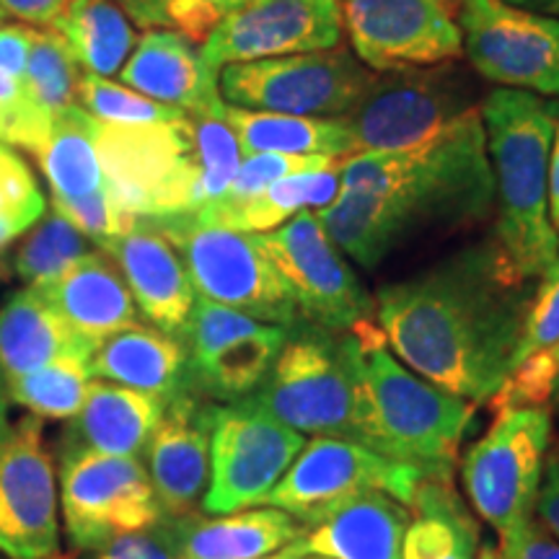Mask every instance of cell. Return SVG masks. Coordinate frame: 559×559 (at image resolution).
<instances>
[{
    "instance_id": "6da1fadb",
    "label": "cell",
    "mask_w": 559,
    "mask_h": 559,
    "mask_svg": "<svg viewBox=\"0 0 559 559\" xmlns=\"http://www.w3.org/2000/svg\"><path fill=\"white\" fill-rule=\"evenodd\" d=\"M528 300V285L510 283L489 241L383 285L376 319L389 347L419 379L487 404L513 368Z\"/></svg>"
},
{
    "instance_id": "7a4b0ae2",
    "label": "cell",
    "mask_w": 559,
    "mask_h": 559,
    "mask_svg": "<svg viewBox=\"0 0 559 559\" xmlns=\"http://www.w3.org/2000/svg\"><path fill=\"white\" fill-rule=\"evenodd\" d=\"M340 198L319 210L326 236L360 267L376 270L425 230L487 218L495 205L479 107L425 143L340 160Z\"/></svg>"
},
{
    "instance_id": "3957f363",
    "label": "cell",
    "mask_w": 559,
    "mask_h": 559,
    "mask_svg": "<svg viewBox=\"0 0 559 559\" xmlns=\"http://www.w3.org/2000/svg\"><path fill=\"white\" fill-rule=\"evenodd\" d=\"M104 181L132 218L192 215L228 190L241 145L223 115H185L158 124H96Z\"/></svg>"
},
{
    "instance_id": "277c9868",
    "label": "cell",
    "mask_w": 559,
    "mask_h": 559,
    "mask_svg": "<svg viewBox=\"0 0 559 559\" xmlns=\"http://www.w3.org/2000/svg\"><path fill=\"white\" fill-rule=\"evenodd\" d=\"M498 198L495 254L515 285L539 280L559 257L549 221V156L557 109L528 91L495 88L479 107Z\"/></svg>"
},
{
    "instance_id": "5b68a950",
    "label": "cell",
    "mask_w": 559,
    "mask_h": 559,
    "mask_svg": "<svg viewBox=\"0 0 559 559\" xmlns=\"http://www.w3.org/2000/svg\"><path fill=\"white\" fill-rule=\"evenodd\" d=\"M355 379L360 443L391 461L451 479L474 404L445 394L389 353L376 319L342 334Z\"/></svg>"
},
{
    "instance_id": "8992f818",
    "label": "cell",
    "mask_w": 559,
    "mask_h": 559,
    "mask_svg": "<svg viewBox=\"0 0 559 559\" xmlns=\"http://www.w3.org/2000/svg\"><path fill=\"white\" fill-rule=\"evenodd\" d=\"M151 223L179 251L198 296L249 313L264 324L285 330L304 324L288 285L257 243V234L198 215H171Z\"/></svg>"
},
{
    "instance_id": "52a82bcc",
    "label": "cell",
    "mask_w": 559,
    "mask_h": 559,
    "mask_svg": "<svg viewBox=\"0 0 559 559\" xmlns=\"http://www.w3.org/2000/svg\"><path fill=\"white\" fill-rule=\"evenodd\" d=\"M293 332L275 366L247 400L298 432L360 443L345 342L313 324H298Z\"/></svg>"
},
{
    "instance_id": "ba28073f",
    "label": "cell",
    "mask_w": 559,
    "mask_h": 559,
    "mask_svg": "<svg viewBox=\"0 0 559 559\" xmlns=\"http://www.w3.org/2000/svg\"><path fill=\"white\" fill-rule=\"evenodd\" d=\"M549 438V407L500 409L461 461L466 498L500 539L534 521Z\"/></svg>"
},
{
    "instance_id": "9c48e42d",
    "label": "cell",
    "mask_w": 559,
    "mask_h": 559,
    "mask_svg": "<svg viewBox=\"0 0 559 559\" xmlns=\"http://www.w3.org/2000/svg\"><path fill=\"white\" fill-rule=\"evenodd\" d=\"M376 81L347 47L221 68V99L230 107L340 120Z\"/></svg>"
},
{
    "instance_id": "30bf717a",
    "label": "cell",
    "mask_w": 559,
    "mask_h": 559,
    "mask_svg": "<svg viewBox=\"0 0 559 559\" xmlns=\"http://www.w3.org/2000/svg\"><path fill=\"white\" fill-rule=\"evenodd\" d=\"M428 477H432L430 472L391 461L355 440L319 436L300 449L264 502L311 526L345 500L373 489L409 508Z\"/></svg>"
},
{
    "instance_id": "8fae6325",
    "label": "cell",
    "mask_w": 559,
    "mask_h": 559,
    "mask_svg": "<svg viewBox=\"0 0 559 559\" xmlns=\"http://www.w3.org/2000/svg\"><path fill=\"white\" fill-rule=\"evenodd\" d=\"M304 445L298 430L277 423L249 400L215 407L202 510L207 515H230L260 506Z\"/></svg>"
},
{
    "instance_id": "7c38bea8",
    "label": "cell",
    "mask_w": 559,
    "mask_h": 559,
    "mask_svg": "<svg viewBox=\"0 0 559 559\" xmlns=\"http://www.w3.org/2000/svg\"><path fill=\"white\" fill-rule=\"evenodd\" d=\"M257 243L285 280L304 321L326 332H349L376 319V304L317 213L304 210L275 230L257 234Z\"/></svg>"
},
{
    "instance_id": "4fadbf2b",
    "label": "cell",
    "mask_w": 559,
    "mask_h": 559,
    "mask_svg": "<svg viewBox=\"0 0 559 559\" xmlns=\"http://www.w3.org/2000/svg\"><path fill=\"white\" fill-rule=\"evenodd\" d=\"M60 502L75 549H102L164 519L148 472L132 456L60 449Z\"/></svg>"
},
{
    "instance_id": "5bb4252c",
    "label": "cell",
    "mask_w": 559,
    "mask_h": 559,
    "mask_svg": "<svg viewBox=\"0 0 559 559\" xmlns=\"http://www.w3.org/2000/svg\"><path fill=\"white\" fill-rule=\"evenodd\" d=\"M456 9L464 52L481 79L559 99V16L502 0H459Z\"/></svg>"
},
{
    "instance_id": "9a60e30c",
    "label": "cell",
    "mask_w": 559,
    "mask_h": 559,
    "mask_svg": "<svg viewBox=\"0 0 559 559\" xmlns=\"http://www.w3.org/2000/svg\"><path fill=\"white\" fill-rule=\"evenodd\" d=\"M474 107L456 70L436 66L376 79L340 122L358 153H389L425 143Z\"/></svg>"
},
{
    "instance_id": "2e32d148",
    "label": "cell",
    "mask_w": 559,
    "mask_h": 559,
    "mask_svg": "<svg viewBox=\"0 0 559 559\" xmlns=\"http://www.w3.org/2000/svg\"><path fill=\"white\" fill-rule=\"evenodd\" d=\"M342 32L373 73L436 68L464 52L459 24L443 0H337Z\"/></svg>"
},
{
    "instance_id": "e0dca14e",
    "label": "cell",
    "mask_w": 559,
    "mask_h": 559,
    "mask_svg": "<svg viewBox=\"0 0 559 559\" xmlns=\"http://www.w3.org/2000/svg\"><path fill=\"white\" fill-rule=\"evenodd\" d=\"M0 555H60L58 485L39 417H24L0 438Z\"/></svg>"
},
{
    "instance_id": "ac0fdd59",
    "label": "cell",
    "mask_w": 559,
    "mask_h": 559,
    "mask_svg": "<svg viewBox=\"0 0 559 559\" xmlns=\"http://www.w3.org/2000/svg\"><path fill=\"white\" fill-rule=\"evenodd\" d=\"M337 0H241L200 52L213 73L230 62L334 50L342 45Z\"/></svg>"
},
{
    "instance_id": "d6986e66",
    "label": "cell",
    "mask_w": 559,
    "mask_h": 559,
    "mask_svg": "<svg viewBox=\"0 0 559 559\" xmlns=\"http://www.w3.org/2000/svg\"><path fill=\"white\" fill-rule=\"evenodd\" d=\"M215 407L198 391L166 402L160 425L148 443V477L166 519H181L205 498L210 479V436Z\"/></svg>"
},
{
    "instance_id": "ffe728a7",
    "label": "cell",
    "mask_w": 559,
    "mask_h": 559,
    "mask_svg": "<svg viewBox=\"0 0 559 559\" xmlns=\"http://www.w3.org/2000/svg\"><path fill=\"white\" fill-rule=\"evenodd\" d=\"M99 249L120 267L138 311L156 330L185 340L198 293L171 241L151 221L135 218Z\"/></svg>"
},
{
    "instance_id": "44dd1931",
    "label": "cell",
    "mask_w": 559,
    "mask_h": 559,
    "mask_svg": "<svg viewBox=\"0 0 559 559\" xmlns=\"http://www.w3.org/2000/svg\"><path fill=\"white\" fill-rule=\"evenodd\" d=\"M124 86L187 115H223L218 73L202 60L200 45L177 32L148 29L120 70Z\"/></svg>"
},
{
    "instance_id": "7402d4cb",
    "label": "cell",
    "mask_w": 559,
    "mask_h": 559,
    "mask_svg": "<svg viewBox=\"0 0 559 559\" xmlns=\"http://www.w3.org/2000/svg\"><path fill=\"white\" fill-rule=\"evenodd\" d=\"M409 508L386 492H362L304 528L293 542L300 557L402 559Z\"/></svg>"
},
{
    "instance_id": "603a6c76",
    "label": "cell",
    "mask_w": 559,
    "mask_h": 559,
    "mask_svg": "<svg viewBox=\"0 0 559 559\" xmlns=\"http://www.w3.org/2000/svg\"><path fill=\"white\" fill-rule=\"evenodd\" d=\"M39 293L94 347L109 334L138 324V306L128 283L102 249H91Z\"/></svg>"
},
{
    "instance_id": "cb8c5ba5",
    "label": "cell",
    "mask_w": 559,
    "mask_h": 559,
    "mask_svg": "<svg viewBox=\"0 0 559 559\" xmlns=\"http://www.w3.org/2000/svg\"><path fill=\"white\" fill-rule=\"evenodd\" d=\"M88 368L99 381L120 383L164 402L192 391L190 353L185 342L156 326L132 324L109 334L96 345Z\"/></svg>"
},
{
    "instance_id": "d4e9b609",
    "label": "cell",
    "mask_w": 559,
    "mask_h": 559,
    "mask_svg": "<svg viewBox=\"0 0 559 559\" xmlns=\"http://www.w3.org/2000/svg\"><path fill=\"white\" fill-rule=\"evenodd\" d=\"M166 402L109 381H91L79 415L70 419L60 449H83L107 456H132L148 449Z\"/></svg>"
},
{
    "instance_id": "484cf974",
    "label": "cell",
    "mask_w": 559,
    "mask_h": 559,
    "mask_svg": "<svg viewBox=\"0 0 559 559\" xmlns=\"http://www.w3.org/2000/svg\"><path fill=\"white\" fill-rule=\"evenodd\" d=\"M94 345L83 340L39 290L24 288L0 309V376L32 373L60 360H88Z\"/></svg>"
},
{
    "instance_id": "4316f807",
    "label": "cell",
    "mask_w": 559,
    "mask_h": 559,
    "mask_svg": "<svg viewBox=\"0 0 559 559\" xmlns=\"http://www.w3.org/2000/svg\"><path fill=\"white\" fill-rule=\"evenodd\" d=\"M179 559H262L304 534V523L280 508L247 510L223 519H166Z\"/></svg>"
},
{
    "instance_id": "83f0119b",
    "label": "cell",
    "mask_w": 559,
    "mask_h": 559,
    "mask_svg": "<svg viewBox=\"0 0 559 559\" xmlns=\"http://www.w3.org/2000/svg\"><path fill=\"white\" fill-rule=\"evenodd\" d=\"M226 122L241 145V156L283 153V156L349 158L358 153L355 138L340 120L275 115L226 104Z\"/></svg>"
},
{
    "instance_id": "f1b7e54d",
    "label": "cell",
    "mask_w": 559,
    "mask_h": 559,
    "mask_svg": "<svg viewBox=\"0 0 559 559\" xmlns=\"http://www.w3.org/2000/svg\"><path fill=\"white\" fill-rule=\"evenodd\" d=\"M340 190L342 177L337 160V164L324 166V169L290 174V177L275 181L267 190L239 202V205L207 207L192 215L236 230H247V234H267V230L283 226L285 221L296 218L304 210L317 207L319 213V210L332 205L340 198Z\"/></svg>"
},
{
    "instance_id": "f546056e",
    "label": "cell",
    "mask_w": 559,
    "mask_h": 559,
    "mask_svg": "<svg viewBox=\"0 0 559 559\" xmlns=\"http://www.w3.org/2000/svg\"><path fill=\"white\" fill-rule=\"evenodd\" d=\"M290 330L277 324H262L254 332L226 342L215 353L190 360L192 391L215 402H239L264 381L275 366L280 349L288 342Z\"/></svg>"
},
{
    "instance_id": "4dcf8cb0",
    "label": "cell",
    "mask_w": 559,
    "mask_h": 559,
    "mask_svg": "<svg viewBox=\"0 0 559 559\" xmlns=\"http://www.w3.org/2000/svg\"><path fill=\"white\" fill-rule=\"evenodd\" d=\"M409 510L417 519L404 534L402 559H477L479 526L466 513L451 479H425Z\"/></svg>"
},
{
    "instance_id": "1f68e13d",
    "label": "cell",
    "mask_w": 559,
    "mask_h": 559,
    "mask_svg": "<svg viewBox=\"0 0 559 559\" xmlns=\"http://www.w3.org/2000/svg\"><path fill=\"white\" fill-rule=\"evenodd\" d=\"M96 124L99 120L79 104L62 109L52 120L50 135L34 156L50 185L52 202L88 198L107 187L96 151Z\"/></svg>"
},
{
    "instance_id": "d6a6232c",
    "label": "cell",
    "mask_w": 559,
    "mask_h": 559,
    "mask_svg": "<svg viewBox=\"0 0 559 559\" xmlns=\"http://www.w3.org/2000/svg\"><path fill=\"white\" fill-rule=\"evenodd\" d=\"M86 73L117 75L135 50V29L117 0H70L52 24Z\"/></svg>"
},
{
    "instance_id": "836d02e7",
    "label": "cell",
    "mask_w": 559,
    "mask_h": 559,
    "mask_svg": "<svg viewBox=\"0 0 559 559\" xmlns=\"http://www.w3.org/2000/svg\"><path fill=\"white\" fill-rule=\"evenodd\" d=\"M91 247L94 243L73 223L55 210H47L37 226H32L29 236L19 243L13 254V272L24 280L26 288L39 290L86 257Z\"/></svg>"
},
{
    "instance_id": "e575fe53",
    "label": "cell",
    "mask_w": 559,
    "mask_h": 559,
    "mask_svg": "<svg viewBox=\"0 0 559 559\" xmlns=\"http://www.w3.org/2000/svg\"><path fill=\"white\" fill-rule=\"evenodd\" d=\"M81 81V66L75 62L70 47L60 34L52 29H34L32 26V50L26 62L24 83L26 99L32 107L52 122L62 109L75 104V88Z\"/></svg>"
},
{
    "instance_id": "d590c367",
    "label": "cell",
    "mask_w": 559,
    "mask_h": 559,
    "mask_svg": "<svg viewBox=\"0 0 559 559\" xmlns=\"http://www.w3.org/2000/svg\"><path fill=\"white\" fill-rule=\"evenodd\" d=\"M88 383V360H60L32 373L5 379V391L11 402L29 409L34 417L73 419L86 400Z\"/></svg>"
},
{
    "instance_id": "8d00e7d4",
    "label": "cell",
    "mask_w": 559,
    "mask_h": 559,
    "mask_svg": "<svg viewBox=\"0 0 559 559\" xmlns=\"http://www.w3.org/2000/svg\"><path fill=\"white\" fill-rule=\"evenodd\" d=\"M140 29L177 32L202 45L241 0H117Z\"/></svg>"
},
{
    "instance_id": "74e56055",
    "label": "cell",
    "mask_w": 559,
    "mask_h": 559,
    "mask_svg": "<svg viewBox=\"0 0 559 559\" xmlns=\"http://www.w3.org/2000/svg\"><path fill=\"white\" fill-rule=\"evenodd\" d=\"M75 104L104 124H158L174 122L187 115V111L166 107V104L153 102L138 91L117 86L94 73H81Z\"/></svg>"
},
{
    "instance_id": "f35d334b",
    "label": "cell",
    "mask_w": 559,
    "mask_h": 559,
    "mask_svg": "<svg viewBox=\"0 0 559 559\" xmlns=\"http://www.w3.org/2000/svg\"><path fill=\"white\" fill-rule=\"evenodd\" d=\"M47 213L37 177L11 145L0 143V251L37 226Z\"/></svg>"
},
{
    "instance_id": "ab89813d",
    "label": "cell",
    "mask_w": 559,
    "mask_h": 559,
    "mask_svg": "<svg viewBox=\"0 0 559 559\" xmlns=\"http://www.w3.org/2000/svg\"><path fill=\"white\" fill-rule=\"evenodd\" d=\"M340 158L326 156H283V153H257V156H243L239 171L230 179L228 190L221 194L213 205L207 207H228L254 198L262 190H267L275 181L290 177V174L324 169V166L337 164ZM205 207V210H207Z\"/></svg>"
},
{
    "instance_id": "60d3db41",
    "label": "cell",
    "mask_w": 559,
    "mask_h": 559,
    "mask_svg": "<svg viewBox=\"0 0 559 559\" xmlns=\"http://www.w3.org/2000/svg\"><path fill=\"white\" fill-rule=\"evenodd\" d=\"M559 345V257L551 267L539 277V288L531 293L526 319L519 347L513 355V368L531 355L544 353ZM510 368V370H513Z\"/></svg>"
},
{
    "instance_id": "b9f144b4",
    "label": "cell",
    "mask_w": 559,
    "mask_h": 559,
    "mask_svg": "<svg viewBox=\"0 0 559 559\" xmlns=\"http://www.w3.org/2000/svg\"><path fill=\"white\" fill-rule=\"evenodd\" d=\"M50 128L52 122H47L26 99L24 83L11 79L0 68V143L11 145V148H24L32 156H37V151L50 135Z\"/></svg>"
},
{
    "instance_id": "7bdbcfd3",
    "label": "cell",
    "mask_w": 559,
    "mask_h": 559,
    "mask_svg": "<svg viewBox=\"0 0 559 559\" xmlns=\"http://www.w3.org/2000/svg\"><path fill=\"white\" fill-rule=\"evenodd\" d=\"M96 559H179V555L177 547H174L169 526L160 519L156 526L111 539L107 547L99 549Z\"/></svg>"
},
{
    "instance_id": "ee69618b",
    "label": "cell",
    "mask_w": 559,
    "mask_h": 559,
    "mask_svg": "<svg viewBox=\"0 0 559 559\" xmlns=\"http://www.w3.org/2000/svg\"><path fill=\"white\" fill-rule=\"evenodd\" d=\"M492 559H559V542L539 521H528L492 547Z\"/></svg>"
},
{
    "instance_id": "f6af8a7d",
    "label": "cell",
    "mask_w": 559,
    "mask_h": 559,
    "mask_svg": "<svg viewBox=\"0 0 559 559\" xmlns=\"http://www.w3.org/2000/svg\"><path fill=\"white\" fill-rule=\"evenodd\" d=\"M536 521L559 542V445L555 453L544 461L539 498H536Z\"/></svg>"
},
{
    "instance_id": "bcb514c9",
    "label": "cell",
    "mask_w": 559,
    "mask_h": 559,
    "mask_svg": "<svg viewBox=\"0 0 559 559\" xmlns=\"http://www.w3.org/2000/svg\"><path fill=\"white\" fill-rule=\"evenodd\" d=\"M32 50V26L26 24H0V68L21 81L26 73V62H29Z\"/></svg>"
},
{
    "instance_id": "7dc6e473",
    "label": "cell",
    "mask_w": 559,
    "mask_h": 559,
    "mask_svg": "<svg viewBox=\"0 0 559 559\" xmlns=\"http://www.w3.org/2000/svg\"><path fill=\"white\" fill-rule=\"evenodd\" d=\"M70 0H0V9L5 16L24 21L34 29H52L55 21L66 11Z\"/></svg>"
},
{
    "instance_id": "c3c4849f",
    "label": "cell",
    "mask_w": 559,
    "mask_h": 559,
    "mask_svg": "<svg viewBox=\"0 0 559 559\" xmlns=\"http://www.w3.org/2000/svg\"><path fill=\"white\" fill-rule=\"evenodd\" d=\"M549 221L559 234V122L551 140V156H549Z\"/></svg>"
},
{
    "instance_id": "681fc988",
    "label": "cell",
    "mask_w": 559,
    "mask_h": 559,
    "mask_svg": "<svg viewBox=\"0 0 559 559\" xmlns=\"http://www.w3.org/2000/svg\"><path fill=\"white\" fill-rule=\"evenodd\" d=\"M502 3L515 5V9L547 13V16H559V0H502Z\"/></svg>"
},
{
    "instance_id": "f907efd6",
    "label": "cell",
    "mask_w": 559,
    "mask_h": 559,
    "mask_svg": "<svg viewBox=\"0 0 559 559\" xmlns=\"http://www.w3.org/2000/svg\"><path fill=\"white\" fill-rule=\"evenodd\" d=\"M9 404H11L9 391H5V381H3V376H0V438H3L5 432H9V428H11Z\"/></svg>"
},
{
    "instance_id": "816d5d0a",
    "label": "cell",
    "mask_w": 559,
    "mask_h": 559,
    "mask_svg": "<svg viewBox=\"0 0 559 559\" xmlns=\"http://www.w3.org/2000/svg\"><path fill=\"white\" fill-rule=\"evenodd\" d=\"M555 360H557V373H555V386H551L549 409H551V412H559V345L555 347Z\"/></svg>"
},
{
    "instance_id": "f5cc1de1",
    "label": "cell",
    "mask_w": 559,
    "mask_h": 559,
    "mask_svg": "<svg viewBox=\"0 0 559 559\" xmlns=\"http://www.w3.org/2000/svg\"><path fill=\"white\" fill-rule=\"evenodd\" d=\"M262 559H304L296 551V547H293V544H288V547H283L280 551H275V555H270V557H262Z\"/></svg>"
},
{
    "instance_id": "db71d44e",
    "label": "cell",
    "mask_w": 559,
    "mask_h": 559,
    "mask_svg": "<svg viewBox=\"0 0 559 559\" xmlns=\"http://www.w3.org/2000/svg\"><path fill=\"white\" fill-rule=\"evenodd\" d=\"M479 559H492V547H489V544H487V547H481V557Z\"/></svg>"
},
{
    "instance_id": "11a10c76",
    "label": "cell",
    "mask_w": 559,
    "mask_h": 559,
    "mask_svg": "<svg viewBox=\"0 0 559 559\" xmlns=\"http://www.w3.org/2000/svg\"><path fill=\"white\" fill-rule=\"evenodd\" d=\"M445 5H449V9H453V5H459V0H443Z\"/></svg>"
},
{
    "instance_id": "9f6ffc18",
    "label": "cell",
    "mask_w": 559,
    "mask_h": 559,
    "mask_svg": "<svg viewBox=\"0 0 559 559\" xmlns=\"http://www.w3.org/2000/svg\"><path fill=\"white\" fill-rule=\"evenodd\" d=\"M3 19H5V13H3V9H0V24H3Z\"/></svg>"
},
{
    "instance_id": "6f0895ef",
    "label": "cell",
    "mask_w": 559,
    "mask_h": 559,
    "mask_svg": "<svg viewBox=\"0 0 559 559\" xmlns=\"http://www.w3.org/2000/svg\"><path fill=\"white\" fill-rule=\"evenodd\" d=\"M52 559H68V557H60V555H58V557H52Z\"/></svg>"
},
{
    "instance_id": "680465c9",
    "label": "cell",
    "mask_w": 559,
    "mask_h": 559,
    "mask_svg": "<svg viewBox=\"0 0 559 559\" xmlns=\"http://www.w3.org/2000/svg\"><path fill=\"white\" fill-rule=\"evenodd\" d=\"M304 559H306V557H304Z\"/></svg>"
}]
</instances>
